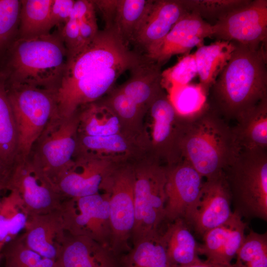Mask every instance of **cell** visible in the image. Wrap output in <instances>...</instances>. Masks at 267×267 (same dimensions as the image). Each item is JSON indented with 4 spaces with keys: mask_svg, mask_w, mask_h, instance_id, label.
I'll return each mask as SVG.
<instances>
[{
    "mask_svg": "<svg viewBox=\"0 0 267 267\" xmlns=\"http://www.w3.org/2000/svg\"><path fill=\"white\" fill-rule=\"evenodd\" d=\"M113 165L89 156L74 155L55 183L65 198L95 194L105 187L115 168Z\"/></svg>",
    "mask_w": 267,
    "mask_h": 267,
    "instance_id": "15",
    "label": "cell"
},
{
    "mask_svg": "<svg viewBox=\"0 0 267 267\" xmlns=\"http://www.w3.org/2000/svg\"><path fill=\"white\" fill-rule=\"evenodd\" d=\"M3 189H4L2 187L0 186V192Z\"/></svg>",
    "mask_w": 267,
    "mask_h": 267,
    "instance_id": "45",
    "label": "cell"
},
{
    "mask_svg": "<svg viewBox=\"0 0 267 267\" xmlns=\"http://www.w3.org/2000/svg\"><path fill=\"white\" fill-rule=\"evenodd\" d=\"M170 267H232V265L231 266H224L212 263L207 260L203 261L201 260L199 262L186 266H170Z\"/></svg>",
    "mask_w": 267,
    "mask_h": 267,
    "instance_id": "43",
    "label": "cell"
},
{
    "mask_svg": "<svg viewBox=\"0 0 267 267\" xmlns=\"http://www.w3.org/2000/svg\"><path fill=\"white\" fill-rule=\"evenodd\" d=\"M168 93L176 111L182 116L193 115L207 104V94L199 83L175 87Z\"/></svg>",
    "mask_w": 267,
    "mask_h": 267,
    "instance_id": "35",
    "label": "cell"
},
{
    "mask_svg": "<svg viewBox=\"0 0 267 267\" xmlns=\"http://www.w3.org/2000/svg\"><path fill=\"white\" fill-rule=\"evenodd\" d=\"M151 119L149 147L157 161L162 159L168 166L182 160L179 148L181 116L179 115L163 89L154 99L148 111Z\"/></svg>",
    "mask_w": 267,
    "mask_h": 267,
    "instance_id": "13",
    "label": "cell"
},
{
    "mask_svg": "<svg viewBox=\"0 0 267 267\" xmlns=\"http://www.w3.org/2000/svg\"><path fill=\"white\" fill-rule=\"evenodd\" d=\"M118 117L123 132L136 135L140 132L142 119L146 111L118 88L111 90L102 100Z\"/></svg>",
    "mask_w": 267,
    "mask_h": 267,
    "instance_id": "33",
    "label": "cell"
},
{
    "mask_svg": "<svg viewBox=\"0 0 267 267\" xmlns=\"http://www.w3.org/2000/svg\"><path fill=\"white\" fill-rule=\"evenodd\" d=\"M249 0H181L189 12L198 14L212 26L229 12Z\"/></svg>",
    "mask_w": 267,
    "mask_h": 267,
    "instance_id": "37",
    "label": "cell"
},
{
    "mask_svg": "<svg viewBox=\"0 0 267 267\" xmlns=\"http://www.w3.org/2000/svg\"><path fill=\"white\" fill-rule=\"evenodd\" d=\"M17 134L7 89L0 82V163L11 169L17 157Z\"/></svg>",
    "mask_w": 267,
    "mask_h": 267,
    "instance_id": "32",
    "label": "cell"
},
{
    "mask_svg": "<svg viewBox=\"0 0 267 267\" xmlns=\"http://www.w3.org/2000/svg\"><path fill=\"white\" fill-rule=\"evenodd\" d=\"M66 235L59 209L29 216L21 236L29 248L44 258L56 261Z\"/></svg>",
    "mask_w": 267,
    "mask_h": 267,
    "instance_id": "19",
    "label": "cell"
},
{
    "mask_svg": "<svg viewBox=\"0 0 267 267\" xmlns=\"http://www.w3.org/2000/svg\"><path fill=\"white\" fill-rule=\"evenodd\" d=\"M197 75L193 54L184 55L174 66L162 71L161 85L163 89L187 85Z\"/></svg>",
    "mask_w": 267,
    "mask_h": 267,
    "instance_id": "38",
    "label": "cell"
},
{
    "mask_svg": "<svg viewBox=\"0 0 267 267\" xmlns=\"http://www.w3.org/2000/svg\"><path fill=\"white\" fill-rule=\"evenodd\" d=\"M181 116L182 160L206 179L223 173L239 151L228 122L208 104L193 115Z\"/></svg>",
    "mask_w": 267,
    "mask_h": 267,
    "instance_id": "3",
    "label": "cell"
},
{
    "mask_svg": "<svg viewBox=\"0 0 267 267\" xmlns=\"http://www.w3.org/2000/svg\"><path fill=\"white\" fill-rule=\"evenodd\" d=\"M223 173L233 212L267 221V150H240Z\"/></svg>",
    "mask_w": 267,
    "mask_h": 267,
    "instance_id": "5",
    "label": "cell"
},
{
    "mask_svg": "<svg viewBox=\"0 0 267 267\" xmlns=\"http://www.w3.org/2000/svg\"><path fill=\"white\" fill-rule=\"evenodd\" d=\"M6 189L19 194L29 216L58 210L65 198L56 184L30 157L15 160Z\"/></svg>",
    "mask_w": 267,
    "mask_h": 267,
    "instance_id": "9",
    "label": "cell"
},
{
    "mask_svg": "<svg viewBox=\"0 0 267 267\" xmlns=\"http://www.w3.org/2000/svg\"><path fill=\"white\" fill-rule=\"evenodd\" d=\"M135 137L123 132L105 136L78 134L74 155L89 156L113 164L122 161L142 149L141 142Z\"/></svg>",
    "mask_w": 267,
    "mask_h": 267,
    "instance_id": "23",
    "label": "cell"
},
{
    "mask_svg": "<svg viewBox=\"0 0 267 267\" xmlns=\"http://www.w3.org/2000/svg\"><path fill=\"white\" fill-rule=\"evenodd\" d=\"M231 197L224 175L204 181L196 211L188 225L202 237L228 220L233 214Z\"/></svg>",
    "mask_w": 267,
    "mask_h": 267,
    "instance_id": "17",
    "label": "cell"
},
{
    "mask_svg": "<svg viewBox=\"0 0 267 267\" xmlns=\"http://www.w3.org/2000/svg\"><path fill=\"white\" fill-rule=\"evenodd\" d=\"M232 267H267V233L253 230L245 235Z\"/></svg>",
    "mask_w": 267,
    "mask_h": 267,
    "instance_id": "36",
    "label": "cell"
},
{
    "mask_svg": "<svg viewBox=\"0 0 267 267\" xmlns=\"http://www.w3.org/2000/svg\"><path fill=\"white\" fill-rule=\"evenodd\" d=\"M217 40L233 42L253 48H267V0H249L212 25Z\"/></svg>",
    "mask_w": 267,
    "mask_h": 267,
    "instance_id": "12",
    "label": "cell"
},
{
    "mask_svg": "<svg viewBox=\"0 0 267 267\" xmlns=\"http://www.w3.org/2000/svg\"><path fill=\"white\" fill-rule=\"evenodd\" d=\"M120 258L93 239L67 233L56 261L58 267H120Z\"/></svg>",
    "mask_w": 267,
    "mask_h": 267,
    "instance_id": "21",
    "label": "cell"
},
{
    "mask_svg": "<svg viewBox=\"0 0 267 267\" xmlns=\"http://www.w3.org/2000/svg\"><path fill=\"white\" fill-rule=\"evenodd\" d=\"M161 66L145 57L131 70L130 78L118 87L146 112L159 93L164 89L161 85Z\"/></svg>",
    "mask_w": 267,
    "mask_h": 267,
    "instance_id": "24",
    "label": "cell"
},
{
    "mask_svg": "<svg viewBox=\"0 0 267 267\" xmlns=\"http://www.w3.org/2000/svg\"><path fill=\"white\" fill-rule=\"evenodd\" d=\"M95 10L92 0H75L71 16L76 18L78 22L83 49L93 40L99 31Z\"/></svg>",
    "mask_w": 267,
    "mask_h": 267,
    "instance_id": "39",
    "label": "cell"
},
{
    "mask_svg": "<svg viewBox=\"0 0 267 267\" xmlns=\"http://www.w3.org/2000/svg\"><path fill=\"white\" fill-rule=\"evenodd\" d=\"M246 226L243 219L233 212L226 222L203 235V243L198 245V255L205 256L208 261L231 266L245 238Z\"/></svg>",
    "mask_w": 267,
    "mask_h": 267,
    "instance_id": "20",
    "label": "cell"
},
{
    "mask_svg": "<svg viewBox=\"0 0 267 267\" xmlns=\"http://www.w3.org/2000/svg\"><path fill=\"white\" fill-rule=\"evenodd\" d=\"M161 238L170 266H186L201 260L198 253L199 244L184 220L169 222Z\"/></svg>",
    "mask_w": 267,
    "mask_h": 267,
    "instance_id": "25",
    "label": "cell"
},
{
    "mask_svg": "<svg viewBox=\"0 0 267 267\" xmlns=\"http://www.w3.org/2000/svg\"><path fill=\"white\" fill-rule=\"evenodd\" d=\"M120 258V267H170L159 230L133 243Z\"/></svg>",
    "mask_w": 267,
    "mask_h": 267,
    "instance_id": "29",
    "label": "cell"
},
{
    "mask_svg": "<svg viewBox=\"0 0 267 267\" xmlns=\"http://www.w3.org/2000/svg\"><path fill=\"white\" fill-rule=\"evenodd\" d=\"M0 198V253L4 246L25 229L29 216L14 190Z\"/></svg>",
    "mask_w": 267,
    "mask_h": 267,
    "instance_id": "30",
    "label": "cell"
},
{
    "mask_svg": "<svg viewBox=\"0 0 267 267\" xmlns=\"http://www.w3.org/2000/svg\"><path fill=\"white\" fill-rule=\"evenodd\" d=\"M235 42L217 40L202 45L193 53L199 84L207 94L235 48Z\"/></svg>",
    "mask_w": 267,
    "mask_h": 267,
    "instance_id": "27",
    "label": "cell"
},
{
    "mask_svg": "<svg viewBox=\"0 0 267 267\" xmlns=\"http://www.w3.org/2000/svg\"><path fill=\"white\" fill-rule=\"evenodd\" d=\"M189 11L181 0H155L134 43L146 53L156 48L175 24Z\"/></svg>",
    "mask_w": 267,
    "mask_h": 267,
    "instance_id": "22",
    "label": "cell"
},
{
    "mask_svg": "<svg viewBox=\"0 0 267 267\" xmlns=\"http://www.w3.org/2000/svg\"><path fill=\"white\" fill-rule=\"evenodd\" d=\"M20 8V0H0V50L18 32Z\"/></svg>",
    "mask_w": 267,
    "mask_h": 267,
    "instance_id": "40",
    "label": "cell"
},
{
    "mask_svg": "<svg viewBox=\"0 0 267 267\" xmlns=\"http://www.w3.org/2000/svg\"><path fill=\"white\" fill-rule=\"evenodd\" d=\"M67 61V52L58 31L18 38L8 63L10 87L27 85L56 91Z\"/></svg>",
    "mask_w": 267,
    "mask_h": 267,
    "instance_id": "4",
    "label": "cell"
},
{
    "mask_svg": "<svg viewBox=\"0 0 267 267\" xmlns=\"http://www.w3.org/2000/svg\"><path fill=\"white\" fill-rule=\"evenodd\" d=\"M92 1L102 15L105 28L113 31L127 44L134 43L154 2V0Z\"/></svg>",
    "mask_w": 267,
    "mask_h": 267,
    "instance_id": "18",
    "label": "cell"
},
{
    "mask_svg": "<svg viewBox=\"0 0 267 267\" xmlns=\"http://www.w3.org/2000/svg\"><path fill=\"white\" fill-rule=\"evenodd\" d=\"M5 267H58L56 261L29 248L20 235L6 243L0 253Z\"/></svg>",
    "mask_w": 267,
    "mask_h": 267,
    "instance_id": "34",
    "label": "cell"
},
{
    "mask_svg": "<svg viewBox=\"0 0 267 267\" xmlns=\"http://www.w3.org/2000/svg\"><path fill=\"white\" fill-rule=\"evenodd\" d=\"M67 52L69 60L83 50L78 22L70 16L68 21L58 30Z\"/></svg>",
    "mask_w": 267,
    "mask_h": 267,
    "instance_id": "41",
    "label": "cell"
},
{
    "mask_svg": "<svg viewBox=\"0 0 267 267\" xmlns=\"http://www.w3.org/2000/svg\"><path fill=\"white\" fill-rule=\"evenodd\" d=\"M134 185V169L115 168L105 189L109 193L110 247L119 257L130 249L128 242L132 237L135 220Z\"/></svg>",
    "mask_w": 267,
    "mask_h": 267,
    "instance_id": "11",
    "label": "cell"
},
{
    "mask_svg": "<svg viewBox=\"0 0 267 267\" xmlns=\"http://www.w3.org/2000/svg\"><path fill=\"white\" fill-rule=\"evenodd\" d=\"M11 170L0 163V186L6 189Z\"/></svg>",
    "mask_w": 267,
    "mask_h": 267,
    "instance_id": "44",
    "label": "cell"
},
{
    "mask_svg": "<svg viewBox=\"0 0 267 267\" xmlns=\"http://www.w3.org/2000/svg\"><path fill=\"white\" fill-rule=\"evenodd\" d=\"M78 125V111L68 117H61L57 113L33 147L29 157L55 183L73 159Z\"/></svg>",
    "mask_w": 267,
    "mask_h": 267,
    "instance_id": "8",
    "label": "cell"
},
{
    "mask_svg": "<svg viewBox=\"0 0 267 267\" xmlns=\"http://www.w3.org/2000/svg\"><path fill=\"white\" fill-rule=\"evenodd\" d=\"M18 38L35 37L50 33L53 28L50 10L52 0H22Z\"/></svg>",
    "mask_w": 267,
    "mask_h": 267,
    "instance_id": "31",
    "label": "cell"
},
{
    "mask_svg": "<svg viewBox=\"0 0 267 267\" xmlns=\"http://www.w3.org/2000/svg\"><path fill=\"white\" fill-rule=\"evenodd\" d=\"M78 134L105 136L122 132L120 121L113 110L98 100L78 110Z\"/></svg>",
    "mask_w": 267,
    "mask_h": 267,
    "instance_id": "28",
    "label": "cell"
},
{
    "mask_svg": "<svg viewBox=\"0 0 267 267\" xmlns=\"http://www.w3.org/2000/svg\"><path fill=\"white\" fill-rule=\"evenodd\" d=\"M235 44L207 95L209 106L227 122L237 121L267 98V48Z\"/></svg>",
    "mask_w": 267,
    "mask_h": 267,
    "instance_id": "2",
    "label": "cell"
},
{
    "mask_svg": "<svg viewBox=\"0 0 267 267\" xmlns=\"http://www.w3.org/2000/svg\"><path fill=\"white\" fill-rule=\"evenodd\" d=\"M74 0H52L50 10L51 24L60 29L69 19L75 4Z\"/></svg>",
    "mask_w": 267,
    "mask_h": 267,
    "instance_id": "42",
    "label": "cell"
},
{
    "mask_svg": "<svg viewBox=\"0 0 267 267\" xmlns=\"http://www.w3.org/2000/svg\"><path fill=\"white\" fill-rule=\"evenodd\" d=\"M166 169L165 220L182 219L188 224L199 201L203 178L183 160Z\"/></svg>",
    "mask_w": 267,
    "mask_h": 267,
    "instance_id": "14",
    "label": "cell"
},
{
    "mask_svg": "<svg viewBox=\"0 0 267 267\" xmlns=\"http://www.w3.org/2000/svg\"><path fill=\"white\" fill-rule=\"evenodd\" d=\"M109 200L108 191L102 194L65 198L60 210L66 232L89 237L110 248Z\"/></svg>",
    "mask_w": 267,
    "mask_h": 267,
    "instance_id": "10",
    "label": "cell"
},
{
    "mask_svg": "<svg viewBox=\"0 0 267 267\" xmlns=\"http://www.w3.org/2000/svg\"><path fill=\"white\" fill-rule=\"evenodd\" d=\"M236 122L232 131L239 151L267 150V98Z\"/></svg>",
    "mask_w": 267,
    "mask_h": 267,
    "instance_id": "26",
    "label": "cell"
},
{
    "mask_svg": "<svg viewBox=\"0 0 267 267\" xmlns=\"http://www.w3.org/2000/svg\"><path fill=\"white\" fill-rule=\"evenodd\" d=\"M135 220L134 243L158 231L165 220L167 169L156 161L134 168Z\"/></svg>",
    "mask_w": 267,
    "mask_h": 267,
    "instance_id": "7",
    "label": "cell"
},
{
    "mask_svg": "<svg viewBox=\"0 0 267 267\" xmlns=\"http://www.w3.org/2000/svg\"><path fill=\"white\" fill-rule=\"evenodd\" d=\"M1 259V255L0 254V261Z\"/></svg>",
    "mask_w": 267,
    "mask_h": 267,
    "instance_id": "46",
    "label": "cell"
},
{
    "mask_svg": "<svg viewBox=\"0 0 267 267\" xmlns=\"http://www.w3.org/2000/svg\"><path fill=\"white\" fill-rule=\"evenodd\" d=\"M56 91L27 85L7 89L17 130L16 159L29 157L35 143L58 113Z\"/></svg>",
    "mask_w": 267,
    "mask_h": 267,
    "instance_id": "6",
    "label": "cell"
},
{
    "mask_svg": "<svg viewBox=\"0 0 267 267\" xmlns=\"http://www.w3.org/2000/svg\"><path fill=\"white\" fill-rule=\"evenodd\" d=\"M212 26L198 14L188 12L173 27L161 43L146 53L145 57L161 67L173 56L188 54L195 46L203 44L205 38H212Z\"/></svg>",
    "mask_w": 267,
    "mask_h": 267,
    "instance_id": "16",
    "label": "cell"
},
{
    "mask_svg": "<svg viewBox=\"0 0 267 267\" xmlns=\"http://www.w3.org/2000/svg\"><path fill=\"white\" fill-rule=\"evenodd\" d=\"M144 59L112 30H99L85 48L67 61L56 91L58 114L70 117L82 106L99 100L124 72Z\"/></svg>",
    "mask_w": 267,
    "mask_h": 267,
    "instance_id": "1",
    "label": "cell"
}]
</instances>
